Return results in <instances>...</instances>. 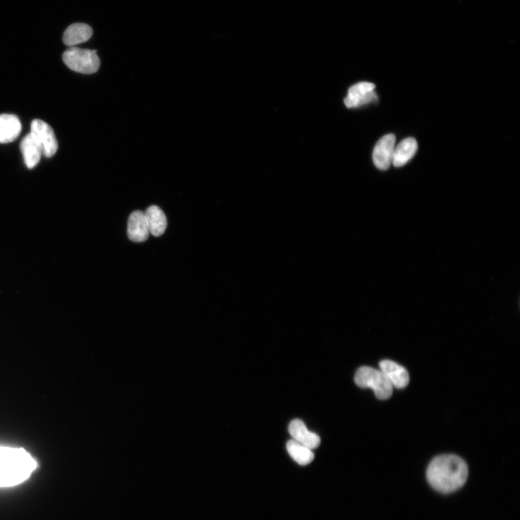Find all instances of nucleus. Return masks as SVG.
Segmentation results:
<instances>
[{"mask_svg":"<svg viewBox=\"0 0 520 520\" xmlns=\"http://www.w3.org/2000/svg\"><path fill=\"white\" fill-rule=\"evenodd\" d=\"M288 431L293 440L311 450L317 448L320 444V436L309 431L305 423L300 419L292 421Z\"/></svg>","mask_w":520,"mask_h":520,"instance_id":"0eeeda50","label":"nucleus"},{"mask_svg":"<svg viewBox=\"0 0 520 520\" xmlns=\"http://www.w3.org/2000/svg\"><path fill=\"white\" fill-rule=\"evenodd\" d=\"M380 370L391 383L392 387L402 389L409 383V374L400 364L392 361L384 360L380 362Z\"/></svg>","mask_w":520,"mask_h":520,"instance_id":"1a4fd4ad","label":"nucleus"},{"mask_svg":"<svg viewBox=\"0 0 520 520\" xmlns=\"http://www.w3.org/2000/svg\"><path fill=\"white\" fill-rule=\"evenodd\" d=\"M375 88L374 84L368 82H361L351 86L347 97L344 99L346 107L358 108L376 101L378 97L375 91Z\"/></svg>","mask_w":520,"mask_h":520,"instance_id":"39448f33","label":"nucleus"},{"mask_svg":"<svg viewBox=\"0 0 520 520\" xmlns=\"http://www.w3.org/2000/svg\"><path fill=\"white\" fill-rule=\"evenodd\" d=\"M286 448L293 460L301 465H309L315 458L312 450L293 439L287 442Z\"/></svg>","mask_w":520,"mask_h":520,"instance_id":"2eb2a0df","label":"nucleus"},{"mask_svg":"<svg viewBox=\"0 0 520 520\" xmlns=\"http://www.w3.org/2000/svg\"><path fill=\"white\" fill-rule=\"evenodd\" d=\"M30 133L40 144L46 157L51 158L55 155L58 150V142L54 130L47 123L40 120H33Z\"/></svg>","mask_w":520,"mask_h":520,"instance_id":"20e7f679","label":"nucleus"},{"mask_svg":"<svg viewBox=\"0 0 520 520\" xmlns=\"http://www.w3.org/2000/svg\"><path fill=\"white\" fill-rule=\"evenodd\" d=\"M418 143L414 138L408 137L402 140L395 147L392 164L395 167H401L409 162L417 154Z\"/></svg>","mask_w":520,"mask_h":520,"instance_id":"ddd939ff","label":"nucleus"},{"mask_svg":"<svg viewBox=\"0 0 520 520\" xmlns=\"http://www.w3.org/2000/svg\"><path fill=\"white\" fill-rule=\"evenodd\" d=\"M395 142V135L389 134L382 137L375 145L373 162L380 170H388L392 164Z\"/></svg>","mask_w":520,"mask_h":520,"instance_id":"423d86ee","label":"nucleus"},{"mask_svg":"<svg viewBox=\"0 0 520 520\" xmlns=\"http://www.w3.org/2000/svg\"><path fill=\"white\" fill-rule=\"evenodd\" d=\"M93 35L91 27L85 23H73L64 33L63 42L65 45L72 47L89 41Z\"/></svg>","mask_w":520,"mask_h":520,"instance_id":"9b49d317","label":"nucleus"},{"mask_svg":"<svg viewBox=\"0 0 520 520\" xmlns=\"http://www.w3.org/2000/svg\"><path fill=\"white\" fill-rule=\"evenodd\" d=\"M468 476L466 463L455 455L435 458L426 471L429 485L436 491L443 494H450L460 490L465 484Z\"/></svg>","mask_w":520,"mask_h":520,"instance_id":"f257e3e1","label":"nucleus"},{"mask_svg":"<svg viewBox=\"0 0 520 520\" xmlns=\"http://www.w3.org/2000/svg\"><path fill=\"white\" fill-rule=\"evenodd\" d=\"M148 230L154 237L162 236L167 227V219L164 211L156 205L148 208L145 213Z\"/></svg>","mask_w":520,"mask_h":520,"instance_id":"4468645a","label":"nucleus"},{"mask_svg":"<svg viewBox=\"0 0 520 520\" xmlns=\"http://www.w3.org/2000/svg\"><path fill=\"white\" fill-rule=\"evenodd\" d=\"M22 130L19 118L13 115H0V143L7 144L16 140Z\"/></svg>","mask_w":520,"mask_h":520,"instance_id":"f8f14e48","label":"nucleus"},{"mask_svg":"<svg viewBox=\"0 0 520 520\" xmlns=\"http://www.w3.org/2000/svg\"><path fill=\"white\" fill-rule=\"evenodd\" d=\"M20 147L25 164L28 169H31L39 164L43 154V147L30 133L23 137Z\"/></svg>","mask_w":520,"mask_h":520,"instance_id":"9d476101","label":"nucleus"},{"mask_svg":"<svg viewBox=\"0 0 520 520\" xmlns=\"http://www.w3.org/2000/svg\"><path fill=\"white\" fill-rule=\"evenodd\" d=\"M145 215L140 210L133 212L129 217L128 225V235L134 242L140 243L149 237Z\"/></svg>","mask_w":520,"mask_h":520,"instance_id":"6e6552de","label":"nucleus"},{"mask_svg":"<svg viewBox=\"0 0 520 520\" xmlns=\"http://www.w3.org/2000/svg\"><path fill=\"white\" fill-rule=\"evenodd\" d=\"M354 380L361 388L373 390L380 400L389 399L392 395L393 387L381 370L362 366L357 370Z\"/></svg>","mask_w":520,"mask_h":520,"instance_id":"f03ea898","label":"nucleus"},{"mask_svg":"<svg viewBox=\"0 0 520 520\" xmlns=\"http://www.w3.org/2000/svg\"><path fill=\"white\" fill-rule=\"evenodd\" d=\"M64 64L72 71L91 75L99 69L101 62L96 50L69 47L62 56Z\"/></svg>","mask_w":520,"mask_h":520,"instance_id":"7ed1b4c3","label":"nucleus"}]
</instances>
